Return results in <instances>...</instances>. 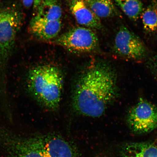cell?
Listing matches in <instances>:
<instances>
[{"label": "cell", "mask_w": 157, "mask_h": 157, "mask_svg": "<svg viewBox=\"0 0 157 157\" xmlns=\"http://www.w3.org/2000/svg\"><path fill=\"white\" fill-rule=\"evenodd\" d=\"M123 157H157V146L151 142H131L124 146Z\"/></svg>", "instance_id": "10"}, {"label": "cell", "mask_w": 157, "mask_h": 157, "mask_svg": "<svg viewBox=\"0 0 157 157\" xmlns=\"http://www.w3.org/2000/svg\"><path fill=\"white\" fill-rule=\"evenodd\" d=\"M43 1L44 0H34L33 5L34 8L35 9H38Z\"/></svg>", "instance_id": "18"}, {"label": "cell", "mask_w": 157, "mask_h": 157, "mask_svg": "<svg viewBox=\"0 0 157 157\" xmlns=\"http://www.w3.org/2000/svg\"><path fill=\"white\" fill-rule=\"evenodd\" d=\"M63 85L61 71L52 65L35 67L27 76L29 93L41 105L51 110L57 109L60 105Z\"/></svg>", "instance_id": "2"}, {"label": "cell", "mask_w": 157, "mask_h": 157, "mask_svg": "<svg viewBox=\"0 0 157 157\" xmlns=\"http://www.w3.org/2000/svg\"><path fill=\"white\" fill-rule=\"evenodd\" d=\"M20 12L12 7L0 9V71L5 67L22 23Z\"/></svg>", "instance_id": "3"}, {"label": "cell", "mask_w": 157, "mask_h": 157, "mask_svg": "<svg viewBox=\"0 0 157 157\" xmlns=\"http://www.w3.org/2000/svg\"><path fill=\"white\" fill-rule=\"evenodd\" d=\"M149 65L153 73L157 78V54L153 56L149 61Z\"/></svg>", "instance_id": "16"}, {"label": "cell", "mask_w": 157, "mask_h": 157, "mask_svg": "<svg viewBox=\"0 0 157 157\" xmlns=\"http://www.w3.org/2000/svg\"><path fill=\"white\" fill-rule=\"evenodd\" d=\"M25 7L26 8L30 7L33 5L34 0H21Z\"/></svg>", "instance_id": "17"}, {"label": "cell", "mask_w": 157, "mask_h": 157, "mask_svg": "<svg viewBox=\"0 0 157 157\" xmlns=\"http://www.w3.org/2000/svg\"><path fill=\"white\" fill-rule=\"evenodd\" d=\"M16 157H46L43 138H35L24 141L17 149Z\"/></svg>", "instance_id": "11"}, {"label": "cell", "mask_w": 157, "mask_h": 157, "mask_svg": "<svg viewBox=\"0 0 157 157\" xmlns=\"http://www.w3.org/2000/svg\"><path fill=\"white\" fill-rule=\"evenodd\" d=\"M70 9L78 24L93 29H101V19L92 11L83 0H69Z\"/></svg>", "instance_id": "7"}, {"label": "cell", "mask_w": 157, "mask_h": 157, "mask_svg": "<svg viewBox=\"0 0 157 157\" xmlns=\"http://www.w3.org/2000/svg\"><path fill=\"white\" fill-rule=\"evenodd\" d=\"M143 28L149 34L157 32V3H153L143 10L142 13Z\"/></svg>", "instance_id": "15"}, {"label": "cell", "mask_w": 157, "mask_h": 157, "mask_svg": "<svg viewBox=\"0 0 157 157\" xmlns=\"http://www.w3.org/2000/svg\"><path fill=\"white\" fill-rule=\"evenodd\" d=\"M97 16L101 18L117 16L118 11L112 0H83Z\"/></svg>", "instance_id": "12"}, {"label": "cell", "mask_w": 157, "mask_h": 157, "mask_svg": "<svg viewBox=\"0 0 157 157\" xmlns=\"http://www.w3.org/2000/svg\"><path fill=\"white\" fill-rule=\"evenodd\" d=\"M56 44L76 52H93L99 46L96 33L91 29L84 27L72 29L54 40Z\"/></svg>", "instance_id": "4"}, {"label": "cell", "mask_w": 157, "mask_h": 157, "mask_svg": "<svg viewBox=\"0 0 157 157\" xmlns=\"http://www.w3.org/2000/svg\"><path fill=\"white\" fill-rule=\"evenodd\" d=\"M117 80L115 70L107 62L90 64L75 85L72 99L74 111L84 116H101L116 97Z\"/></svg>", "instance_id": "1"}, {"label": "cell", "mask_w": 157, "mask_h": 157, "mask_svg": "<svg viewBox=\"0 0 157 157\" xmlns=\"http://www.w3.org/2000/svg\"><path fill=\"white\" fill-rule=\"evenodd\" d=\"M1 0H0V3H1Z\"/></svg>", "instance_id": "19"}, {"label": "cell", "mask_w": 157, "mask_h": 157, "mask_svg": "<svg viewBox=\"0 0 157 157\" xmlns=\"http://www.w3.org/2000/svg\"><path fill=\"white\" fill-rule=\"evenodd\" d=\"M38 9L35 17L48 20H60L62 9L56 0H44Z\"/></svg>", "instance_id": "13"}, {"label": "cell", "mask_w": 157, "mask_h": 157, "mask_svg": "<svg viewBox=\"0 0 157 157\" xmlns=\"http://www.w3.org/2000/svg\"><path fill=\"white\" fill-rule=\"evenodd\" d=\"M43 140L46 157H77L71 146L61 137L51 136Z\"/></svg>", "instance_id": "9"}, {"label": "cell", "mask_w": 157, "mask_h": 157, "mask_svg": "<svg viewBox=\"0 0 157 157\" xmlns=\"http://www.w3.org/2000/svg\"><path fill=\"white\" fill-rule=\"evenodd\" d=\"M127 121L129 128L135 133L152 132L157 128V107L141 98L129 111Z\"/></svg>", "instance_id": "5"}, {"label": "cell", "mask_w": 157, "mask_h": 157, "mask_svg": "<svg viewBox=\"0 0 157 157\" xmlns=\"http://www.w3.org/2000/svg\"><path fill=\"white\" fill-rule=\"evenodd\" d=\"M123 13L131 20L136 21L143 11V5L140 0H113Z\"/></svg>", "instance_id": "14"}, {"label": "cell", "mask_w": 157, "mask_h": 157, "mask_svg": "<svg viewBox=\"0 0 157 157\" xmlns=\"http://www.w3.org/2000/svg\"><path fill=\"white\" fill-rule=\"evenodd\" d=\"M114 49L120 56L132 59H140L146 56L148 50L139 37L126 27L121 26L116 35Z\"/></svg>", "instance_id": "6"}, {"label": "cell", "mask_w": 157, "mask_h": 157, "mask_svg": "<svg viewBox=\"0 0 157 157\" xmlns=\"http://www.w3.org/2000/svg\"><path fill=\"white\" fill-rule=\"evenodd\" d=\"M61 28L60 20H48L35 17L29 25L31 33L36 38L45 40H52L57 37Z\"/></svg>", "instance_id": "8"}]
</instances>
